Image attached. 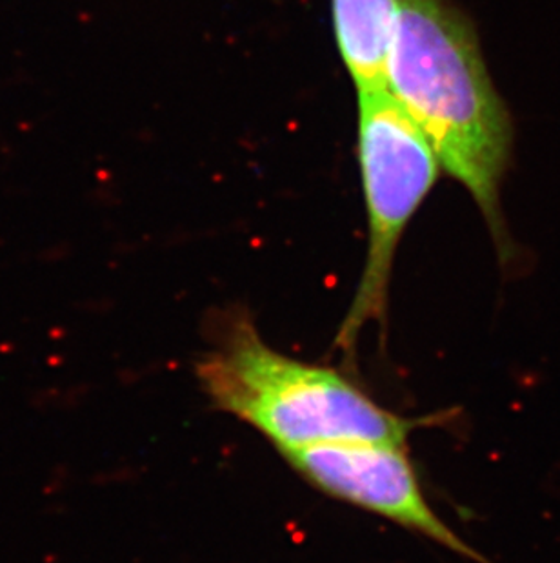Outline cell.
Here are the masks:
<instances>
[{
  "label": "cell",
  "instance_id": "1",
  "mask_svg": "<svg viewBox=\"0 0 560 563\" xmlns=\"http://www.w3.org/2000/svg\"><path fill=\"white\" fill-rule=\"evenodd\" d=\"M388 90L434 148L440 168L470 191L501 265L517 257L501 210L512 119L482 59L475 27L449 0H396Z\"/></svg>",
  "mask_w": 560,
  "mask_h": 563
},
{
  "label": "cell",
  "instance_id": "2",
  "mask_svg": "<svg viewBox=\"0 0 560 563\" xmlns=\"http://www.w3.org/2000/svg\"><path fill=\"white\" fill-rule=\"evenodd\" d=\"M212 332V346L195 365L202 393L213 409L251 427L279 452L329 441L407 445L413 431L453 418L395 415L337 368L273 349L246 310L221 313Z\"/></svg>",
  "mask_w": 560,
  "mask_h": 563
},
{
  "label": "cell",
  "instance_id": "3",
  "mask_svg": "<svg viewBox=\"0 0 560 563\" xmlns=\"http://www.w3.org/2000/svg\"><path fill=\"white\" fill-rule=\"evenodd\" d=\"M357 107V159L368 246L359 285L334 343L346 360L355 356L368 324L387 335L396 251L440 170L434 148L388 88L359 91Z\"/></svg>",
  "mask_w": 560,
  "mask_h": 563
},
{
  "label": "cell",
  "instance_id": "4",
  "mask_svg": "<svg viewBox=\"0 0 560 563\" xmlns=\"http://www.w3.org/2000/svg\"><path fill=\"white\" fill-rule=\"evenodd\" d=\"M279 454L318 493L381 516L462 559L492 563L432 509L406 443L329 441Z\"/></svg>",
  "mask_w": 560,
  "mask_h": 563
},
{
  "label": "cell",
  "instance_id": "5",
  "mask_svg": "<svg viewBox=\"0 0 560 563\" xmlns=\"http://www.w3.org/2000/svg\"><path fill=\"white\" fill-rule=\"evenodd\" d=\"M335 43L359 91L388 88L396 0H329Z\"/></svg>",
  "mask_w": 560,
  "mask_h": 563
}]
</instances>
